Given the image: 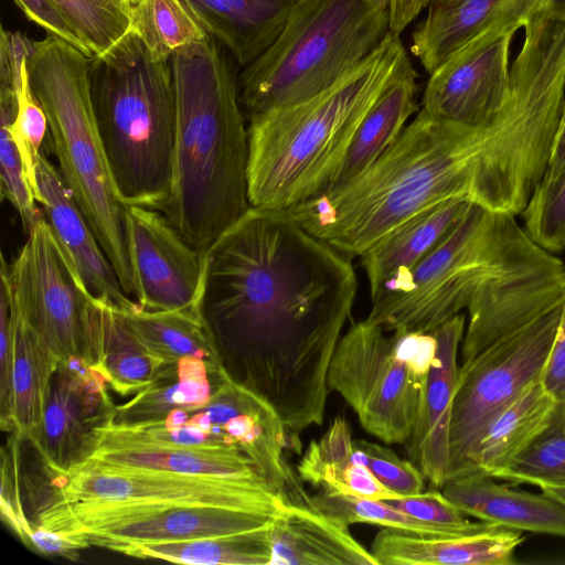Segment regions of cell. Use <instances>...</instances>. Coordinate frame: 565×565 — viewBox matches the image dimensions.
<instances>
[{
    "label": "cell",
    "instance_id": "52a82bcc",
    "mask_svg": "<svg viewBox=\"0 0 565 565\" xmlns=\"http://www.w3.org/2000/svg\"><path fill=\"white\" fill-rule=\"evenodd\" d=\"M388 33V10L371 0H298L277 39L238 76L246 119L328 89Z\"/></svg>",
    "mask_w": 565,
    "mask_h": 565
},
{
    "label": "cell",
    "instance_id": "3957f363",
    "mask_svg": "<svg viewBox=\"0 0 565 565\" xmlns=\"http://www.w3.org/2000/svg\"><path fill=\"white\" fill-rule=\"evenodd\" d=\"M232 55L213 36L170 57L175 122L160 211L200 254L252 207L248 127Z\"/></svg>",
    "mask_w": 565,
    "mask_h": 565
},
{
    "label": "cell",
    "instance_id": "6da1fadb",
    "mask_svg": "<svg viewBox=\"0 0 565 565\" xmlns=\"http://www.w3.org/2000/svg\"><path fill=\"white\" fill-rule=\"evenodd\" d=\"M356 291L351 259L286 211L250 207L204 254L200 309L223 362L297 443L323 422L329 366Z\"/></svg>",
    "mask_w": 565,
    "mask_h": 565
},
{
    "label": "cell",
    "instance_id": "5b68a950",
    "mask_svg": "<svg viewBox=\"0 0 565 565\" xmlns=\"http://www.w3.org/2000/svg\"><path fill=\"white\" fill-rule=\"evenodd\" d=\"M94 115L125 205L159 210L171 180L175 102L171 64L128 31L89 58Z\"/></svg>",
    "mask_w": 565,
    "mask_h": 565
},
{
    "label": "cell",
    "instance_id": "bcb514c9",
    "mask_svg": "<svg viewBox=\"0 0 565 565\" xmlns=\"http://www.w3.org/2000/svg\"><path fill=\"white\" fill-rule=\"evenodd\" d=\"M540 382L556 402H565V298L562 303L558 327Z\"/></svg>",
    "mask_w": 565,
    "mask_h": 565
},
{
    "label": "cell",
    "instance_id": "f546056e",
    "mask_svg": "<svg viewBox=\"0 0 565 565\" xmlns=\"http://www.w3.org/2000/svg\"><path fill=\"white\" fill-rule=\"evenodd\" d=\"M555 404L540 381L531 384L482 434L470 456L469 475L493 478L505 468L545 426Z\"/></svg>",
    "mask_w": 565,
    "mask_h": 565
},
{
    "label": "cell",
    "instance_id": "7a4b0ae2",
    "mask_svg": "<svg viewBox=\"0 0 565 565\" xmlns=\"http://www.w3.org/2000/svg\"><path fill=\"white\" fill-rule=\"evenodd\" d=\"M554 135L548 115L521 93H511L481 125L445 120L420 108L363 172L286 212L350 259L447 200L515 216L546 172Z\"/></svg>",
    "mask_w": 565,
    "mask_h": 565
},
{
    "label": "cell",
    "instance_id": "83f0119b",
    "mask_svg": "<svg viewBox=\"0 0 565 565\" xmlns=\"http://www.w3.org/2000/svg\"><path fill=\"white\" fill-rule=\"evenodd\" d=\"M225 367V366H224ZM201 359L164 362L151 383L126 403L116 406L110 424L139 427L157 424L174 409H193L206 404L221 377Z\"/></svg>",
    "mask_w": 565,
    "mask_h": 565
},
{
    "label": "cell",
    "instance_id": "7402d4cb",
    "mask_svg": "<svg viewBox=\"0 0 565 565\" xmlns=\"http://www.w3.org/2000/svg\"><path fill=\"white\" fill-rule=\"evenodd\" d=\"M349 526L309 504H287L270 525V565H379Z\"/></svg>",
    "mask_w": 565,
    "mask_h": 565
},
{
    "label": "cell",
    "instance_id": "603a6c76",
    "mask_svg": "<svg viewBox=\"0 0 565 565\" xmlns=\"http://www.w3.org/2000/svg\"><path fill=\"white\" fill-rule=\"evenodd\" d=\"M441 492L461 512L479 521L565 537V504L543 492L514 490L483 473L449 479Z\"/></svg>",
    "mask_w": 565,
    "mask_h": 565
},
{
    "label": "cell",
    "instance_id": "d6a6232c",
    "mask_svg": "<svg viewBox=\"0 0 565 565\" xmlns=\"http://www.w3.org/2000/svg\"><path fill=\"white\" fill-rule=\"evenodd\" d=\"M104 350L100 369L120 396L136 395L158 374L161 359L128 330L115 307L103 301Z\"/></svg>",
    "mask_w": 565,
    "mask_h": 565
},
{
    "label": "cell",
    "instance_id": "f907efd6",
    "mask_svg": "<svg viewBox=\"0 0 565 565\" xmlns=\"http://www.w3.org/2000/svg\"><path fill=\"white\" fill-rule=\"evenodd\" d=\"M376 7L382 9H387L390 7L391 0H371Z\"/></svg>",
    "mask_w": 565,
    "mask_h": 565
},
{
    "label": "cell",
    "instance_id": "44dd1931",
    "mask_svg": "<svg viewBox=\"0 0 565 565\" xmlns=\"http://www.w3.org/2000/svg\"><path fill=\"white\" fill-rule=\"evenodd\" d=\"M522 532L491 525L457 536H425L382 526L371 543L379 565H512Z\"/></svg>",
    "mask_w": 565,
    "mask_h": 565
},
{
    "label": "cell",
    "instance_id": "d4e9b609",
    "mask_svg": "<svg viewBox=\"0 0 565 565\" xmlns=\"http://www.w3.org/2000/svg\"><path fill=\"white\" fill-rule=\"evenodd\" d=\"M470 205L458 199L437 203L405 220L369 246L359 257L370 294L431 253L455 228Z\"/></svg>",
    "mask_w": 565,
    "mask_h": 565
},
{
    "label": "cell",
    "instance_id": "8992f818",
    "mask_svg": "<svg viewBox=\"0 0 565 565\" xmlns=\"http://www.w3.org/2000/svg\"><path fill=\"white\" fill-rule=\"evenodd\" d=\"M89 56L56 35L32 41L26 65L32 90L49 120L58 170L111 263L122 290L134 278L121 202L93 110Z\"/></svg>",
    "mask_w": 565,
    "mask_h": 565
},
{
    "label": "cell",
    "instance_id": "cb8c5ba5",
    "mask_svg": "<svg viewBox=\"0 0 565 565\" xmlns=\"http://www.w3.org/2000/svg\"><path fill=\"white\" fill-rule=\"evenodd\" d=\"M298 0H183L204 29L245 67L277 39Z\"/></svg>",
    "mask_w": 565,
    "mask_h": 565
},
{
    "label": "cell",
    "instance_id": "8d00e7d4",
    "mask_svg": "<svg viewBox=\"0 0 565 565\" xmlns=\"http://www.w3.org/2000/svg\"><path fill=\"white\" fill-rule=\"evenodd\" d=\"M89 57L100 55L130 29L131 0H53Z\"/></svg>",
    "mask_w": 565,
    "mask_h": 565
},
{
    "label": "cell",
    "instance_id": "277c9868",
    "mask_svg": "<svg viewBox=\"0 0 565 565\" xmlns=\"http://www.w3.org/2000/svg\"><path fill=\"white\" fill-rule=\"evenodd\" d=\"M408 56L390 32L358 67L318 95L248 119V200L286 211L326 191L362 118Z\"/></svg>",
    "mask_w": 565,
    "mask_h": 565
},
{
    "label": "cell",
    "instance_id": "f35d334b",
    "mask_svg": "<svg viewBox=\"0 0 565 565\" xmlns=\"http://www.w3.org/2000/svg\"><path fill=\"white\" fill-rule=\"evenodd\" d=\"M521 215L533 242L553 254L565 250V170L541 180Z\"/></svg>",
    "mask_w": 565,
    "mask_h": 565
},
{
    "label": "cell",
    "instance_id": "5bb4252c",
    "mask_svg": "<svg viewBox=\"0 0 565 565\" xmlns=\"http://www.w3.org/2000/svg\"><path fill=\"white\" fill-rule=\"evenodd\" d=\"M100 367L78 359L60 361L51 377L42 422L30 443L50 473L62 476L93 456L100 429L116 406Z\"/></svg>",
    "mask_w": 565,
    "mask_h": 565
},
{
    "label": "cell",
    "instance_id": "f1b7e54d",
    "mask_svg": "<svg viewBox=\"0 0 565 565\" xmlns=\"http://www.w3.org/2000/svg\"><path fill=\"white\" fill-rule=\"evenodd\" d=\"M115 309L134 337L163 362L201 359L213 373L225 366L200 309L149 311L137 302Z\"/></svg>",
    "mask_w": 565,
    "mask_h": 565
},
{
    "label": "cell",
    "instance_id": "ee69618b",
    "mask_svg": "<svg viewBox=\"0 0 565 565\" xmlns=\"http://www.w3.org/2000/svg\"><path fill=\"white\" fill-rule=\"evenodd\" d=\"M14 434V433H13ZM20 438L14 434V439L8 444V448L2 449L1 454V515L4 522L15 532V534L25 543L26 536L31 531V521L26 518L23 510L19 482H18V440Z\"/></svg>",
    "mask_w": 565,
    "mask_h": 565
},
{
    "label": "cell",
    "instance_id": "681fc988",
    "mask_svg": "<svg viewBox=\"0 0 565 565\" xmlns=\"http://www.w3.org/2000/svg\"><path fill=\"white\" fill-rule=\"evenodd\" d=\"M540 489L542 490L543 493L565 504V487L542 484L540 486Z\"/></svg>",
    "mask_w": 565,
    "mask_h": 565
},
{
    "label": "cell",
    "instance_id": "4fadbf2b",
    "mask_svg": "<svg viewBox=\"0 0 565 565\" xmlns=\"http://www.w3.org/2000/svg\"><path fill=\"white\" fill-rule=\"evenodd\" d=\"M53 498L207 504L277 515L287 504L273 488L236 480L87 460L55 476Z\"/></svg>",
    "mask_w": 565,
    "mask_h": 565
},
{
    "label": "cell",
    "instance_id": "c3c4849f",
    "mask_svg": "<svg viewBox=\"0 0 565 565\" xmlns=\"http://www.w3.org/2000/svg\"><path fill=\"white\" fill-rule=\"evenodd\" d=\"M565 170V104L554 138L546 172L542 179L553 180Z\"/></svg>",
    "mask_w": 565,
    "mask_h": 565
},
{
    "label": "cell",
    "instance_id": "ffe728a7",
    "mask_svg": "<svg viewBox=\"0 0 565 565\" xmlns=\"http://www.w3.org/2000/svg\"><path fill=\"white\" fill-rule=\"evenodd\" d=\"M90 460L138 469L223 478L273 488L259 467L244 455L158 444L131 436L110 423L100 429V437Z\"/></svg>",
    "mask_w": 565,
    "mask_h": 565
},
{
    "label": "cell",
    "instance_id": "7bdbcfd3",
    "mask_svg": "<svg viewBox=\"0 0 565 565\" xmlns=\"http://www.w3.org/2000/svg\"><path fill=\"white\" fill-rule=\"evenodd\" d=\"M0 284V425L3 431L14 433L12 409L13 320L11 295L4 265Z\"/></svg>",
    "mask_w": 565,
    "mask_h": 565
},
{
    "label": "cell",
    "instance_id": "f6af8a7d",
    "mask_svg": "<svg viewBox=\"0 0 565 565\" xmlns=\"http://www.w3.org/2000/svg\"><path fill=\"white\" fill-rule=\"evenodd\" d=\"M28 20L32 21L49 34L68 42L73 46L87 52L75 35L53 0H13Z\"/></svg>",
    "mask_w": 565,
    "mask_h": 565
},
{
    "label": "cell",
    "instance_id": "ac0fdd59",
    "mask_svg": "<svg viewBox=\"0 0 565 565\" xmlns=\"http://www.w3.org/2000/svg\"><path fill=\"white\" fill-rule=\"evenodd\" d=\"M465 323V315L458 313L431 331L437 351L422 390L412 434L404 444L411 461L435 488H443L447 481L457 356Z\"/></svg>",
    "mask_w": 565,
    "mask_h": 565
},
{
    "label": "cell",
    "instance_id": "484cf974",
    "mask_svg": "<svg viewBox=\"0 0 565 565\" xmlns=\"http://www.w3.org/2000/svg\"><path fill=\"white\" fill-rule=\"evenodd\" d=\"M417 77L407 56L362 118L327 190L363 172L397 140L409 118L420 109Z\"/></svg>",
    "mask_w": 565,
    "mask_h": 565
},
{
    "label": "cell",
    "instance_id": "d590c367",
    "mask_svg": "<svg viewBox=\"0 0 565 565\" xmlns=\"http://www.w3.org/2000/svg\"><path fill=\"white\" fill-rule=\"evenodd\" d=\"M18 111L17 84L0 82V184L1 195L17 211L25 234L42 215L34 191L28 180L11 124Z\"/></svg>",
    "mask_w": 565,
    "mask_h": 565
},
{
    "label": "cell",
    "instance_id": "8fae6325",
    "mask_svg": "<svg viewBox=\"0 0 565 565\" xmlns=\"http://www.w3.org/2000/svg\"><path fill=\"white\" fill-rule=\"evenodd\" d=\"M562 303L459 366L447 480L469 475L470 456L489 425L531 384L540 381L558 327Z\"/></svg>",
    "mask_w": 565,
    "mask_h": 565
},
{
    "label": "cell",
    "instance_id": "60d3db41",
    "mask_svg": "<svg viewBox=\"0 0 565 565\" xmlns=\"http://www.w3.org/2000/svg\"><path fill=\"white\" fill-rule=\"evenodd\" d=\"M384 501L415 519L444 527L456 535L475 533L493 525L483 521H469L463 512L436 489Z\"/></svg>",
    "mask_w": 565,
    "mask_h": 565
},
{
    "label": "cell",
    "instance_id": "836d02e7",
    "mask_svg": "<svg viewBox=\"0 0 565 565\" xmlns=\"http://www.w3.org/2000/svg\"><path fill=\"white\" fill-rule=\"evenodd\" d=\"M129 31L161 60L210 38L183 0H131Z\"/></svg>",
    "mask_w": 565,
    "mask_h": 565
},
{
    "label": "cell",
    "instance_id": "9c48e42d",
    "mask_svg": "<svg viewBox=\"0 0 565 565\" xmlns=\"http://www.w3.org/2000/svg\"><path fill=\"white\" fill-rule=\"evenodd\" d=\"M26 235L14 262H6L15 309L61 361L78 359L100 367L103 301L86 289L44 215Z\"/></svg>",
    "mask_w": 565,
    "mask_h": 565
},
{
    "label": "cell",
    "instance_id": "4dcf8cb0",
    "mask_svg": "<svg viewBox=\"0 0 565 565\" xmlns=\"http://www.w3.org/2000/svg\"><path fill=\"white\" fill-rule=\"evenodd\" d=\"M1 262L6 267L3 255ZM11 311L13 320L12 409L14 434L20 439L30 441L42 422L51 377L61 360L21 318L12 298Z\"/></svg>",
    "mask_w": 565,
    "mask_h": 565
},
{
    "label": "cell",
    "instance_id": "d6986e66",
    "mask_svg": "<svg viewBox=\"0 0 565 565\" xmlns=\"http://www.w3.org/2000/svg\"><path fill=\"white\" fill-rule=\"evenodd\" d=\"M38 203L52 232L78 273L89 294L117 308L132 301L122 290L117 274L103 250L92 226L79 209L58 168L40 153L35 163Z\"/></svg>",
    "mask_w": 565,
    "mask_h": 565
},
{
    "label": "cell",
    "instance_id": "e0dca14e",
    "mask_svg": "<svg viewBox=\"0 0 565 565\" xmlns=\"http://www.w3.org/2000/svg\"><path fill=\"white\" fill-rule=\"evenodd\" d=\"M557 0H430L412 34L411 51L428 74L488 31H518Z\"/></svg>",
    "mask_w": 565,
    "mask_h": 565
},
{
    "label": "cell",
    "instance_id": "e575fe53",
    "mask_svg": "<svg viewBox=\"0 0 565 565\" xmlns=\"http://www.w3.org/2000/svg\"><path fill=\"white\" fill-rule=\"evenodd\" d=\"M493 479L565 487V402H556L545 426Z\"/></svg>",
    "mask_w": 565,
    "mask_h": 565
},
{
    "label": "cell",
    "instance_id": "2e32d148",
    "mask_svg": "<svg viewBox=\"0 0 565 565\" xmlns=\"http://www.w3.org/2000/svg\"><path fill=\"white\" fill-rule=\"evenodd\" d=\"M515 32L488 31L452 54L429 74L420 108L462 125L490 120L510 92V47Z\"/></svg>",
    "mask_w": 565,
    "mask_h": 565
},
{
    "label": "cell",
    "instance_id": "1f68e13d",
    "mask_svg": "<svg viewBox=\"0 0 565 565\" xmlns=\"http://www.w3.org/2000/svg\"><path fill=\"white\" fill-rule=\"evenodd\" d=\"M271 523L264 527L228 535L138 543L125 547L120 553L138 558L193 565H269Z\"/></svg>",
    "mask_w": 565,
    "mask_h": 565
},
{
    "label": "cell",
    "instance_id": "9a60e30c",
    "mask_svg": "<svg viewBox=\"0 0 565 565\" xmlns=\"http://www.w3.org/2000/svg\"><path fill=\"white\" fill-rule=\"evenodd\" d=\"M125 234L139 307L149 311L200 309L204 255L156 209L125 205Z\"/></svg>",
    "mask_w": 565,
    "mask_h": 565
},
{
    "label": "cell",
    "instance_id": "4316f807",
    "mask_svg": "<svg viewBox=\"0 0 565 565\" xmlns=\"http://www.w3.org/2000/svg\"><path fill=\"white\" fill-rule=\"evenodd\" d=\"M296 470L301 482L324 494L369 500L402 497L383 486L365 466L343 416L334 417L324 434L310 441Z\"/></svg>",
    "mask_w": 565,
    "mask_h": 565
},
{
    "label": "cell",
    "instance_id": "b9f144b4",
    "mask_svg": "<svg viewBox=\"0 0 565 565\" xmlns=\"http://www.w3.org/2000/svg\"><path fill=\"white\" fill-rule=\"evenodd\" d=\"M365 466L387 489L399 495H414L424 490V475L411 461L402 459L391 448L363 439H353Z\"/></svg>",
    "mask_w": 565,
    "mask_h": 565
},
{
    "label": "cell",
    "instance_id": "7c38bea8",
    "mask_svg": "<svg viewBox=\"0 0 565 565\" xmlns=\"http://www.w3.org/2000/svg\"><path fill=\"white\" fill-rule=\"evenodd\" d=\"M276 515L179 502L63 501L40 505L36 523L121 552L138 543L228 535L269 525ZM35 522V521H34Z\"/></svg>",
    "mask_w": 565,
    "mask_h": 565
},
{
    "label": "cell",
    "instance_id": "30bf717a",
    "mask_svg": "<svg viewBox=\"0 0 565 565\" xmlns=\"http://www.w3.org/2000/svg\"><path fill=\"white\" fill-rule=\"evenodd\" d=\"M429 370L399 330L364 319L342 334L328 387L345 399L367 433L386 444H405Z\"/></svg>",
    "mask_w": 565,
    "mask_h": 565
},
{
    "label": "cell",
    "instance_id": "ba28073f",
    "mask_svg": "<svg viewBox=\"0 0 565 565\" xmlns=\"http://www.w3.org/2000/svg\"><path fill=\"white\" fill-rule=\"evenodd\" d=\"M503 224L504 213L471 204L431 253L370 294L366 319L386 329L431 332L463 309L495 303L507 281Z\"/></svg>",
    "mask_w": 565,
    "mask_h": 565
},
{
    "label": "cell",
    "instance_id": "7dc6e473",
    "mask_svg": "<svg viewBox=\"0 0 565 565\" xmlns=\"http://www.w3.org/2000/svg\"><path fill=\"white\" fill-rule=\"evenodd\" d=\"M25 544L42 554L61 556L71 561L78 559L79 552L89 546L78 537L47 529L34 521H31V531L26 536Z\"/></svg>",
    "mask_w": 565,
    "mask_h": 565
},
{
    "label": "cell",
    "instance_id": "74e56055",
    "mask_svg": "<svg viewBox=\"0 0 565 565\" xmlns=\"http://www.w3.org/2000/svg\"><path fill=\"white\" fill-rule=\"evenodd\" d=\"M310 504L318 511L332 515L348 525L366 523L405 530L425 536H457L444 527L415 519L384 500L318 492L310 497Z\"/></svg>",
    "mask_w": 565,
    "mask_h": 565
},
{
    "label": "cell",
    "instance_id": "ab89813d",
    "mask_svg": "<svg viewBox=\"0 0 565 565\" xmlns=\"http://www.w3.org/2000/svg\"><path fill=\"white\" fill-rule=\"evenodd\" d=\"M17 99L18 111L11 124V130L21 153L28 180L38 201L36 158L40 153H45L43 146L46 140L51 141V136L47 116L31 87L26 62L17 85ZM46 145L49 146V143Z\"/></svg>",
    "mask_w": 565,
    "mask_h": 565
}]
</instances>
